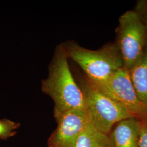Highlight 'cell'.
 Returning <instances> with one entry per match:
<instances>
[{
  "mask_svg": "<svg viewBox=\"0 0 147 147\" xmlns=\"http://www.w3.org/2000/svg\"><path fill=\"white\" fill-rule=\"evenodd\" d=\"M72 59L86 74L87 78L97 85L105 82L118 70L124 68L121 53L116 43H110L97 50H92L75 42L63 47Z\"/></svg>",
  "mask_w": 147,
  "mask_h": 147,
  "instance_id": "obj_2",
  "label": "cell"
},
{
  "mask_svg": "<svg viewBox=\"0 0 147 147\" xmlns=\"http://www.w3.org/2000/svg\"><path fill=\"white\" fill-rule=\"evenodd\" d=\"M129 73L138 99L147 106V46L141 58Z\"/></svg>",
  "mask_w": 147,
  "mask_h": 147,
  "instance_id": "obj_8",
  "label": "cell"
},
{
  "mask_svg": "<svg viewBox=\"0 0 147 147\" xmlns=\"http://www.w3.org/2000/svg\"><path fill=\"white\" fill-rule=\"evenodd\" d=\"M56 130L49 137L48 147H75L80 134L89 122L86 110H72L55 118Z\"/></svg>",
  "mask_w": 147,
  "mask_h": 147,
  "instance_id": "obj_6",
  "label": "cell"
},
{
  "mask_svg": "<svg viewBox=\"0 0 147 147\" xmlns=\"http://www.w3.org/2000/svg\"><path fill=\"white\" fill-rule=\"evenodd\" d=\"M68 56L63 47L57 50L47 79L42 82V90L54 102L56 118L72 110H86L84 95L70 70Z\"/></svg>",
  "mask_w": 147,
  "mask_h": 147,
  "instance_id": "obj_1",
  "label": "cell"
},
{
  "mask_svg": "<svg viewBox=\"0 0 147 147\" xmlns=\"http://www.w3.org/2000/svg\"><path fill=\"white\" fill-rule=\"evenodd\" d=\"M138 147H147V120L141 121Z\"/></svg>",
  "mask_w": 147,
  "mask_h": 147,
  "instance_id": "obj_12",
  "label": "cell"
},
{
  "mask_svg": "<svg viewBox=\"0 0 147 147\" xmlns=\"http://www.w3.org/2000/svg\"><path fill=\"white\" fill-rule=\"evenodd\" d=\"M141 121L130 117L118 122L107 135L109 147H138Z\"/></svg>",
  "mask_w": 147,
  "mask_h": 147,
  "instance_id": "obj_7",
  "label": "cell"
},
{
  "mask_svg": "<svg viewBox=\"0 0 147 147\" xmlns=\"http://www.w3.org/2000/svg\"><path fill=\"white\" fill-rule=\"evenodd\" d=\"M134 11L139 16L147 32V0L137 1Z\"/></svg>",
  "mask_w": 147,
  "mask_h": 147,
  "instance_id": "obj_11",
  "label": "cell"
},
{
  "mask_svg": "<svg viewBox=\"0 0 147 147\" xmlns=\"http://www.w3.org/2000/svg\"><path fill=\"white\" fill-rule=\"evenodd\" d=\"M75 147H109L107 135L89 122L80 134Z\"/></svg>",
  "mask_w": 147,
  "mask_h": 147,
  "instance_id": "obj_9",
  "label": "cell"
},
{
  "mask_svg": "<svg viewBox=\"0 0 147 147\" xmlns=\"http://www.w3.org/2000/svg\"><path fill=\"white\" fill-rule=\"evenodd\" d=\"M97 86L132 117L141 121L147 120V106L138 99L129 71L124 68L118 70L104 84Z\"/></svg>",
  "mask_w": 147,
  "mask_h": 147,
  "instance_id": "obj_5",
  "label": "cell"
},
{
  "mask_svg": "<svg viewBox=\"0 0 147 147\" xmlns=\"http://www.w3.org/2000/svg\"><path fill=\"white\" fill-rule=\"evenodd\" d=\"M116 43L121 53L124 68L128 71L136 64L147 46V32L139 16L128 11L119 19Z\"/></svg>",
  "mask_w": 147,
  "mask_h": 147,
  "instance_id": "obj_4",
  "label": "cell"
},
{
  "mask_svg": "<svg viewBox=\"0 0 147 147\" xmlns=\"http://www.w3.org/2000/svg\"><path fill=\"white\" fill-rule=\"evenodd\" d=\"M20 125L19 123L7 119L0 120V139L7 140L15 135Z\"/></svg>",
  "mask_w": 147,
  "mask_h": 147,
  "instance_id": "obj_10",
  "label": "cell"
},
{
  "mask_svg": "<svg viewBox=\"0 0 147 147\" xmlns=\"http://www.w3.org/2000/svg\"><path fill=\"white\" fill-rule=\"evenodd\" d=\"M81 88L84 95L89 122L101 132L107 135L118 122L132 117L87 78Z\"/></svg>",
  "mask_w": 147,
  "mask_h": 147,
  "instance_id": "obj_3",
  "label": "cell"
}]
</instances>
